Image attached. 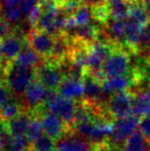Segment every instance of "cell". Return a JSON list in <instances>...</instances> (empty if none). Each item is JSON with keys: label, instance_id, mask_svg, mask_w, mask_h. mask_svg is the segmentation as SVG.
Returning a JSON list of instances; mask_svg holds the SVG:
<instances>
[{"label": "cell", "instance_id": "15", "mask_svg": "<svg viewBox=\"0 0 150 151\" xmlns=\"http://www.w3.org/2000/svg\"><path fill=\"white\" fill-rule=\"evenodd\" d=\"M31 113L27 111H23L16 117L11 118L7 122L8 132L11 136H26L27 129L29 127V122L31 119Z\"/></svg>", "mask_w": 150, "mask_h": 151}, {"label": "cell", "instance_id": "30", "mask_svg": "<svg viewBox=\"0 0 150 151\" xmlns=\"http://www.w3.org/2000/svg\"><path fill=\"white\" fill-rule=\"evenodd\" d=\"M38 4V0H22V8L24 14L27 17V14L33 9Z\"/></svg>", "mask_w": 150, "mask_h": 151}, {"label": "cell", "instance_id": "3", "mask_svg": "<svg viewBox=\"0 0 150 151\" xmlns=\"http://www.w3.org/2000/svg\"><path fill=\"white\" fill-rule=\"evenodd\" d=\"M77 101L64 97L57 91H50L43 104V108L63 118L67 123L72 125L76 111Z\"/></svg>", "mask_w": 150, "mask_h": 151}, {"label": "cell", "instance_id": "25", "mask_svg": "<svg viewBox=\"0 0 150 151\" xmlns=\"http://www.w3.org/2000/svg\"><path fill=\"white\" fill-rule=\"evenodd\" d=\"M32 115V114H31ZM43 129H42V124L41 121H40L39 117L36 115H32L31 116L30 122H29V127L27 129L26 136L29 139V141L32 143L35 140H37L40 136L43 135Z\"/></svg>", "mask_w": 150, "mask_h": 151}, {"label": "cell", "instance_id": "4", "mask_svg": "<svg viewBox=\"0 0 150 151\" xmlns=\"http://www.w3.org/2000/svg\"><path fill=\"white\" fill-rule=\"evenodd\" d=\"M48 93L50 90L35 78L25 90L23 95L19 98L24 111L34 114L38 110L42 109Z\"/></svg>", "mask_w": 150, "mask_h": 151}, {"label": "cell", "instance_id": "33", "mask_svg": "<svg viewBox=\"0 0 150 151\" xmlns=\"http://www.w3.org/2000/svg\"><path fill=\"white\" fill-rule=\"evenodd\" d=\"M48 151H60V150H59L57 147H54V148H52V149H50V150H48Z\"/></svg>", "mask_w": 150, "mask_h": 151}, {"label": "cell", "instance_id": "1", "mask_svg": "<svg viewBox=\"0 0 150 151\" xmlns=\"http://www.w3.org/2000/svg\"><path fill=\"white\" fill-rule=\"evenodd\" d=\"M35 78V68L23 66L14 61L10 62L2 73V79L12 95L17 98H20L23 95Z\"/></svg>", "mask_w": 150, "mask_h": 151}, {"label": "cell", "instance_id": "34", "mask_svg": "<svg viewBox=\"0 0 150 151\" xmlns=\"http://www.w3.org/2000/svg\"><path fill=\"white\" fill-rule=\"evenodd\" d=\"M148 88L150 90V79H149V82H148Z\"/></svg>", "mask_w": 150, "mask_h": 151}, {"label": "cell", "instance_id": "8", "mask_svg": "<svg viewBox=\"0 0 150 151\" xmlns=\"http://www.w3.org/2000/svg\"><path fill=\"white\" fill-rule=\"evenodd\" d=\"M27 40L31 47L36 50L44 60H47L50 57L55 43V35L32 27L27 34Z\"/></svg>", "mask_w": 150, "mask_h": 151}, {"label": "cell", "instance_id": "24", "mask_svg": "<svg viewBox=\"0 0 150 151\" xmlns=\"http://www.w3.org/2000/svg\"><path fill=\"white\" fill-rule=\"evenodd\" d=\"M4 151H31V142L27 136H11L9 144Z\"/></svg>", "mask_w": 150, "mask_h": 151}, {"label": "cell", "instance_id": "7", "mask_svg": "<svg viewBox=\"0 0 150 151\" xmlns=\"http://www.w3.org/2000/svg\"><path fill=\"white\" fill-rule=\"evenodd\" d=\"M134 95L131 91H122L110 93L106 102L108 113L114 120L133 114Z\"/></svg>", "mask_w": 150, "mask_h": 151}, {"label": "cell", "instance_id": "11", "mask_svg": "<svg viewBox=\"0 0 150 151\" xmlns=\"http://www.w3.org/2000/svg\"><path fill=\"white\" fill-rule=\"evenodd\" d=\"M57 91L64 97L70 98L75 101L80 100L84 93L83 78L65 77Z\"/></svg>", "mask_w": 150, "mask_h": 151}, {"label": "cell", "instance_id": "22", "mask_svg": "<svg viewBox=\"0 0 150 151\" xmlns=\"http://www.w3.org/2000/svg\"><path fill=\"white\" fill-rule=\"evenodd\" d=\"M110 9L111 19H126L132 2L128 0H109L107 1Z\"/></svg>", "mask_w": 150, "mask_h": 151}, {"label": "cell", "instance_id": "29", "mask_svg": "<svg viewBox=\"0 0 150 151\" xmlns=\"http://www.w3.org/2000/svg\"><path fill=\"white\" fill-rule=\"evenodd\" d=\"M139 127H140L139 131L142 133V135L145 137V139L150 141V114L141 118Z\"/></svg>", "mask_w": 150, "mask_h": 151}, {"label": "cell", "instance_id": "10", "mask_svg": "<svg viewBox=\"0 0 150 151\" xmlns=\"http://www.w3.org/2000/svg\"><path fill=\"white\" fill-rule=\"evenodd\" d=\"M56 147L60 151H93V142L71 129L56 142Z\"/></svg>", "mask_w": 150, "mask_h": 151}, {"label": "cell", "instance_id": "27", "mask_svg": "<svg viewBox=\"0 0 150 151\" xmlns=\"http://www.w3.org/2000/svg\"><path fill=\"white\" fill-rule=\"evenodd\" d=\"M54 147H56V142L44 133L31 143V151H48Z\"/></svg>", "mask_w": 150, "mask_h": 151}, {"label": "cell", "instance_id": "17", "mask_svg": "<svg viewBox=\"0 0 150 151\" xmlns=\"http://www.w3.org/2000/svg\"><path fill=\"white\" fill-rule=\"evenodd\" d=\"M126 25V19H110L109 22L105 25L107 31H108V34H106L108 39L123 45Z\"/></svg>", "mask_w": 150, "mask_h": 151}, {"label": "cell", "instance_id": "21", "mask_svg": "<svg viewBox=\"0 0 150 151\" xmlns=\"http://www.w3.org/2000/svg\"><path fill=\"white\" fill-rule=\"evenodd\" d=\"M93 12V19L101 25H106L111 19L110 9L107 1L105 0H98L90 4Z\"/></svg>", "mask_w": 150, "mask_h": 151}, {"label": "cell", "instance_id": "31", "mask_svg": "<svg viewBox=\"0 0 150 151\" xmlns=\"http://www.w3.org/2000/svg\"><path fill=\"white\" fill-rule=\"evenodd\" d=\"M143 42H144V44H145L144 48H150V21L148 24H147L146 28H145Z\"/></svg>", "mask_w": 150, "mask_h": 151}, {"label": "cell", "instance_id": "6", "mask_svg": "<svg viewBox=\"0 0 150 151\" xmlns=\"http://www.w3.org/2000/svg\"><path fill=\"white\" fill-rule=\"evenodd\" d=\"M35 77L50 91H58L65 78V73L60 65L44 60L35 68Z\"/></svg>", "mask_w": 150, "mask_h": 151}, {"label": "cell", "instance_id": "18", "mask_svg": "<svg viewBox=\"0 0 150 151\" xmlns=\"http://www.w3.org/2000/svg\"><path fill=\"white\" fill-rule=\"evenodd\" d=\"M4 17L10 23H18L22 20L24 12L22 8V0H1Z\"/></svg>", "mask_w": 150, "mask_h": 151}, {"label": "cell", "instance_id": "14", "mask_svg": "<svg viewBox=\"0 0 150 151\" xmlns=\"http://www.w3.org/2000/svg\"><path fill=\"white\" fill-rule=\"evenodd\" d=\"M103 86H104L105 91L109 93L122 91H130L133 86V78L128 73L124 74V75L106 77V79L103 81Z\"/></svg>", "mask_w": 150, "mask_h": 151}, {"label": "cell", "instance_id": "36", "mask_svg": "<svg viewBox=\"0 0 150 151\" xmlns=\"http://www.w3.org/2000/svg\"><path fill=\"white\" fill-rule=\"evenodd\" d=\"M0 10H1V7H0Z\"/></svg>", "mask_w": 150, "mask_h": 151}, {"label": "cell", "instance_id": "20", "mask_svg": "<svg viewBox=\"0 0 150 151\" xmlns=\"http://www.w3.org/2000/svg\"><path fill=\"white\" fill-rule=\"evenodd\" d=\"M23 111H24V109H23L20 99L14 96L6 103L0 106V117L8 121L11 118L16 117L17 115L21 114Z\"/></svg>", "mask_w": 150, "mask_h": 151}, {"label": "cell", "instance_id": "16", "mask_svg": "<svg viewBox=\"0 0 150 151\" xmlns=\"http://www.w3.org/2000/svg\"><path fill=\"white\" fill-rule=\"evenodd\" d=\"M43 61L44 59L38 54L36 50H33L29 43L25 44V46L19 52L17 58L14 59V62H17L18 64H21L23 66H27V67H32V68H36Z\"/></svg>", "mask_w": 150, "mask_h": 151}, {"label": "cell", "instance_id": "9", "mask_svg": "<svg viewBox=\"0 0 150 151\" xmlns=\"http://www.w3.org/2000/svg\"><path fill=\"white\" fill-rule=\"evenodd\" d=\"M140 119L141 118L135 114L116 119L113 132L110 135L111 140L117 144H123L124 141L137 131V127L140 124Z\"/></svg>", "mask_w": 150, "mask_h": 151}, {"label": "cell", "instance_id": "13", "mask_svg": "<svg viewBox=\"0 0 150 151\" xmlns=\"http://www.w3.org/2000/svg\"><path fill=\"white\" fill-rule=\"evenodd\" d=\"M133 114L142 118L150 114V90L143 88L133 93Z\"/></svg>", "mask_w": 150, "mask_h": 151}, {"label": "cell", "instance_id": "5", "mask_svg": "<svg viewBox=\"0 0 150 151\" xmlns=\"http://www.w3.org/2000/svg\"><path fill=\"white\" fill-rule=\"evenodd\" d=\"M35 115L38 116L41 121L43 133L52 138L55 142H57L60 138L66 135L72 127L71 124L67 123L63 118H61L60 116L44 109V108L38 111Z\"/></svg>", "mask_w": 150, "mask_h": 151}, {"label": "cell", "instance_id": "28", "mask_svg": "<svg viewBox=\"0 0 150 151\" xmlns=\"http://www.w3.org/2000/svg\"><path fill=\"white\" fill-rule=\"evenodd\" d=\"M17 27H14L11 23L5 18L0 16V41L7 38L11 34L14 33Z\"/></svg>", "mask_w": 150, "mask_h": 151}, {"label": "cell", "instance_id": "12", "mask_svg": "<svg viewBox=\"0 0 150 151\" xmlns=\"http://www.w3.org/2000/svg\"><path fill=\"white\" fill-rule=\"evenodd\" d=\"M67 34H69L71 37L80 40V41L85 42V43H93L105 35V33L100 27L90 24V23L77 26L74 30Z\"/></svg>", "mask_w": 150, "mask_h": 151}, {"label": "cell", "instance_id": "32", "mask_svg": "<svg viewBox=\"0 0 150 151\" xmlns=\"http://www.w3.org/2000/svg\"><path fill=\"white\" fill-rule=\"evenodd\" d=\"M6 133H9L7 129V122H6V120H4L3 118L0 117V138L3 135H5Z\"/></svg>", "mask_w": 150, "mask_h": 151}, {"label": "cell", "instance_id": "2", "mask_svg": "<svg viewBox=\"0 0 150 151\" xmlns=\"http://www.w3.org/2000/svg\"><path fill=\"white\" fill-rule=\"evenodd\" d=\"M131 55L133 54L122 44L114 42L112 52L103 66V71L106 77L128 74L132 67Z\"/></svg>", "mask_w": 150, "mask_h": 151}, {"label": "cell", "instance_id": "35", "mask_svg": "<svg viewBox=\"0 0 150 151\" xmlns=\"http://www.w3.org/2000/svg\"><path fill=\"white\" fill-rule=\"evenodd\" d=\"M0 151H4L3 149H2V148H1V146H0Z\"/></svg>", "mask_w": 150, "mask_h": 151}, {"label": "cell", "instance_id": "26", "mask_svg": "<svg viewBox=\"0 0 150 151\" xmlns=\"http://www.w3.org/2000/svg\"><path fill=\"white\" fill-rule=\"evenodd\" d=\"M93 151H124L121 144H117L111 140L110 136L99 142H93Z\"/></svg>", "mask_w": 150, "mask_h": 151}, {"label": "cell", "instance_id": "23", "mask_svg": "<svg viewBox=\"0 0 150 151\" xmlns=\"http://www.w3.org/2000/svg\"><path fill=\"white\" fill-rule=\"evenodd\" d=\"M74 17L77 26L80 25H85L90 24L92 22L93 19V12H92V6L88 2H83L77 9L75 10V12L72 14Z\"/></svg>", "mask_w": 150, "mask_h": 151}, {"label": "cell", "instance_id": "19", "mask_svg": "<svg viewBox=\"0 0 150 151\" xmlns=\"http://www.w3.org/2000/svg\"><path fill=\"white\" fill-rule=\"evenodd\" d=\"M124 151H150V141L145 139L140 131H136L123 143Z\"/></svg>", "mask_w": 150, "mask_h": 151}]
</instances>
